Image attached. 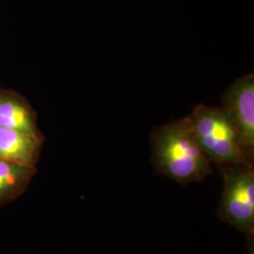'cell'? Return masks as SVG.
Listing matches in <instances>:
<instances>
[{
  "instance_id": "cell-2",
  "label": "cell",
  "mask_w": 254,
  "mask_h": 254,
  "mask_svg": "<svg viewBox=\"0 0 254 254\" xmlns=\"http://www.w3.org/2000/svg\"><path fill=\"white\" fill-rule=\"evenodd\" d=\"M190 118L196 139L211 163L254 168L241 147L233 121L223 108L200 104Z\"/></svg>"
},
{
  "instance_id": "cell-7",
  "label": "cell",
  "mask_w": 254,
  "mask_h": 254,
  "mask_svg": "<svg viewBox=\"0 0 254 254\" xmlns=\"http://www.w3.org/2000/svg\"><path fill=\"white\" fill-rule=\"evenodd\" d=\"M36 173L37 168L20 166L0 158V207L22 196Z\"/></svg>"
},
{
  "instance_id": "cell-3",
  "label": "cell",
  "mask_w": 254,
  "mask_h": 254,
  "mask_svg": "<svg viewBox=\"0 0 254 254\" xmlns=\"http://www.w3.org/2000/svg\"><path fill=\"white\" fill-rule=\"evenodd\" d=\"M218 167L223 178L218 217L239 232L254 236V168L242 165Z\"/></svg>"
},
{
  "instance_id": "cell-8",
  "label": "cell",
  "mask_w": 254,
  "mask_h": 254,
  "mask_svg": "<svg viewBox=\"0 0 254 254\" xmlns=\"http://www.w3.org/2000/svg\"><path fill=\"white\" fill-rule=\"evenodd\" d=\"M247 254H254V245H252V248L250 249V251H249V253Z\"/></svg>"
},
{
  "instance_id": "cell-9",
  "label": "cell",
  "mask_w": 254,
  "mask_h": 254,
  "mask_svg": "<svg viewBox=\"0 0 254 254\" xmlns=\"http://www.w3.org/2000/svg\"><path fill=\"white\" fill-rule=\"evenodd\" d=\"M1 90H2V87H0V91H1Z\"/></svg>"
},
{
  "instance_id": "cell-1",
  "label": "cell",
  "mask_w": 254,
  "mask_h": 254,
  "mask_svg": "<svg viewBox=\"0 0 254 254\" xmlns=\"http://www.w3.org/2000/svg\"><path fill=\"white\" fill-rule=\"evenodd\" d=\"M156 173L181 185L202 182L213 173L212 163L194 134L190 116L155 127L151 136Z\"/></svg>"
},
{
  "instance_id": "cell-6",
  "label": "cell",
  "mask_w": 254,
  "mask_h": 254,
  "mask_svg": "<svg viewBox=\"0 0 254 254\" xmlns=\"http://www.w3.org/2000/svg\"><path fill=\"white\" fill-rule=\"evenodd\" d=\"M0 127L29 133L41 132L36 111L27 98L12 90L0 91Z\"/></svg>"
},
{
  "instance_id": "cell-5",
  "label": "cell",
  "mask_w": 254,
  "mask_h": 254,
  "mask_svg": "<svg viewBox=\"0 0 254 254\" xmlns=\"http://www.w3.org/2000/svg\"><path fill=\"white\" fill-rule=\"evenodd\" d=\"M44 140L41 132L29 133L0 127V158L20 166L37 168Z\"/></svg>"
},
{
  "instance_id": "cell-4",
  "label": "cell",
  "mask_w": 254,
  "mask_h": 254,
  "mask_svg": "<svg viewBox=\"0 0 254 254\" xmlns=\"http://www.w3.org/2000/svg\"><path fill=\"white\" fill-rule=\"evenodd\" d=\"M222 107L238 133L241 147L249 160L254 162V74L237 78L221 97Z\"/></svg>"
}]
</instances>
